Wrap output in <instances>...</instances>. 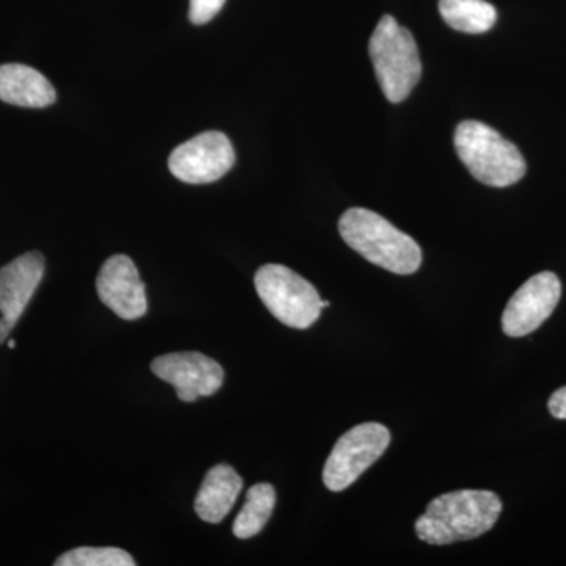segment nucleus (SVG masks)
I'll use <instances>...</instances> for the list:
<instances>
[{"label":"nucleus","mask_w":566,"mask_h":566,"mask_svg":"<svg viewBox=\"0 0 566 566\" xmlns=\"http://www.w3.org/2000/svg\"><path fill=\"white\" fill-rule=\"evenodd\" d=\"M55 88L40 71L22 63L0 65V102L41 109L55 103Z\"/></svg>","instance_id":"f8f14e48"},{"label":"nucleus","mask_w":566,"mask_h":566,"mask_svg":"<svg viewBox=\"0 0 566 566\" xmlns=\"http://www.w3.org/2000/svg\"><path fill=\"white\" fill-rule=\"evenodd\" d=\"M562 283L554 273H539L528 279L506 304L502 329L509 337H524L538 329L556 311Z\"/></svg>","instance_id":"6e6552de"},{"label":"nucleus","mask_w":566,"mask_h":566,"mask_svg":"<svg viewBox=\"0 0 566 566\" xmlns=\"http://www.w3.org/2000/svg\"><path fill=\"white\" fill-rule=\"evenodd\" d=\"M55 566H134L132 554L120 547H76L62 554Z\"/></svg>","instance_id":"dca6fc26"},{"label":"nucleus","mask_w":566,"mask_h":566,"mask_svg":"<svg viewBox=\"0 0 566 566\" xmlns=\"http://www.w3.org/2000/svg\"><path fill=\"white\" fill-rule=\"evenodd\" d=\"M455 148L461 163L483 185L506 188L526 175V159L516 145L485 123H460L455 132Z\"/></svg>","instance_id":"7ed1b4c3"},{"label":"nucleus","mask_w":566,"mask_h":566,"mask_svg":"<svg viewBox=\"0 0 566 566\" xmlns=\"http://www.w3.org/2000/svg\"><path fill=\"white\" fill-rule=\"evenodd\" d=\"M368 52L386 98L395 104L405 102L422 76V62L412 33L386 14L376 25Z\"/></svg>","instance_id":"20e7f679"},{"label":"nucleus","mask_w":566,"mask_h":566,"mask_svg":"<svg viewBox=\"0 0 566 566\" xmlns=\"http://www.w3.org/2000/svg\"><path fill=\"white\" fill-rule=\"evenodd\" d=\"M390 431L381 423H363L346 431L324 464L323 482L327 490L338 493L352 486L375 464L390 444Z\"/></svg>","instance_id":"423d86ee"},{"label":"nucleus","mask_w":566,"mask_h":566,"mask_svg":"<svg viewBox=\"0 0 566 566\" xmlns=\"http://www.w3.org/2000/svg\"><path fill=\"white\" fill-rule=\"evenodd\" d=\"M234 159L232 142L223 133L207 132L182 142L169 158L175 178L188 185H208L230 172Z\"/></svg>","instance_id":"0eeeda50"},{"label":"nucleus","mask_w":566,"mask_h":566,"mask_svg":"<svg viewBox=\"0 0 566 566\" xmlns=\"http://www.w3.org/2000/svg\"><path fill=\"white\" fill-rule=\"evenodd\" d=\"M243 480L232 465L218 464L208 471L196 497V513L205 523L219 524L233 509Z\"/></svg>","instance_id":"ddd939ff"},{"label":"nucleus","mask_w":566,"mask_h":566,"mask_svg":"<svg viewBox=\"0 0 566 566\" xmlns=\"http://www.w3.org/2000/svg\"><path fill=\"white\" fill-rule=\"evenodd\" d=\"M44 275V256L28 252L0 270V345L20 322Z\"/></svg>","instance_id":"9b49d317"},{"label":"nucleus","mask_w":566,"mask_h":566,"mask_svg":"<svg viewBox=\"0 0 566 566\" xmlns=\"http://www.w3.org/2000/svg\"><path fill=\"white\" fill-rule=\"evenodd\" d=\"M255 290L268 311L293 329H307L319 318L323 308L329 307L311 282L282 264L260 268Z\"/></svg>","instance_id":"39448f33"},{"label":"nucleus","mask_w":566,"mask_h":566,"mask_svg":"<svg viewBox=\"0 0 566 566\" xmlns=\"http://www.w3.org/2000/svg\"><path fill=\"white\" fill-rule=\"evenodd\" d=\"M96 292L102 303L126 322H134L147 314L145 283L129 256L114 255L104 262L96 279Z\"/></svg>","instance_id":"9d476101"},{"label":"nucleus","mask_w":566,"mask_h":566,"mask_svg":"<svg viewBox=\"0 0 566 566\" xmlns=\"http://www.w3.org/2000/svg\"><path fill=\"white\" fill-rule=\"evenodd\" d=\"M547 406H549V412L553 417L560 420L566 419V386L553 394Z\"/></svg>","instance_id":"a211bd4d"},{"label":"nucleus","mask_w":566,"mask_h":566,"mask_svg":"<svg viewBox=\"0 0 566 566\" xmlns=\"http://www.w3.org/2000/svg\"><path fill=\"white\" fill-rule=\"evenodd\" d=\"M338 230L353 251L390 273L412 274L422 264L419 244L378 212L352 208L342 216Z\"/></svg>","instance_id":"f03ea898"},{"label":"nucleus","mask_w":566,"mask_h":566,"mask_svg":"<svg viewBox=\"0 0 566 566\" xmlns=\"http://www.w3.org/2000/svg\"><path fill=\"white\" fill-rule=\"evenodd\" d=\"M151 371L177 389L181 401H196L218 392L223 382V368L202 353H170L156 357Z\"/></svg>","instance_id":"1a4fd4ad"},{"label":"nucleus","mask_w":566,"mask_h":566,"mask_svg":"<svg viewBox=\"0 0 566 566\" xmlns=\"http://www.w3.org/2000/svg\"><path fill=\"white\" fill-rule=\"evenodd\" d=\"M9 348H10V349H14V348H17V342H14V340H10V342H9Z\"/></svg>","instance_id":"6ab92c4d"},{"label":"nucleus","mask_w":566,"mask_h":566,"mask_svg":"<svg viewBox=\"0 0 566 566\" xmlns=\"http://www.w3.org/2000/svg\"><path fill=\"white\" fill-rule=\"evenodd\" d=\"M226 0H189V20L202 25L210 22L222 10Z\"/></svg>","instance_id":"f3484780"},{"label":"nucleus","mask_w":566,"mask_h":566,"mask_svg":"<svg viewBox=\"0 0 566 566\" xmlns=\"http://www.w3.org/2000/svg\"><path fill=\"white\" fill-rule=\"evenodd\" d=\"M502 512L497 494L461 490L438 495L416 521V534L433 546L479 538L494 527Z\"/></svg>","instance_id":"f257e3e1"},{"label":"nucleus","mask_w":566,"mask_h":566,"mask_svg":"<svg viewBox=\"0 0 566 566\" xmlns=\"http://www.w3.org/2000/svg\"><path fill=\"white\" fill-rule=\"evenodd\" d=\"M275 490L270 483H256L245 495V504L233 523V534L241 539L259 535L273 515Z\"/></svg>","instance_id":"2eb2a0df"},{"label":"nucleus","mask_w":566,"mask_h":566,"mask_svg":"<svg viewBox=\"0 0 566 566\" xmlns=\"http://www.w3.org/2000/svg\"><path fill=\"white\" fill-rule=\"evenodd\" d=\"M439 11L447 25L464 33L490 31L497 11L485 0H439Z\"/></svg>","instance_id":"4468645a"}]
</instances>
